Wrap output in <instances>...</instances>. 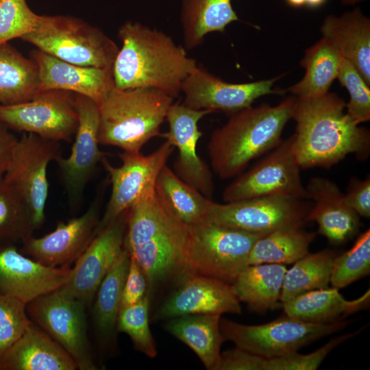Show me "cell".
<instances>
[{"label": "cell", "instance_id": "cell-19", "mask_svg": "<svg viewBox=\"0 0 370 370\" xmlns=\"http://www.w3.org/2000/svg\"><path fill=\"white\" fill-rule=\"evenodd\" d=\"M100 199L97 197L81 216L59 223L51 232L23 242L21 253L51 267H68L88 246L99 223Z\"/></svg>", "mask_w": 370, "mask_h": 370}, {"label": "cell", "instance_id": "cell-44", "mask_svg": "<svg viewBox=\"0 0 370 370\" xmlns=\"http://www.w3.org/2000/svg\"><path fill=\"white\" fill-rule=\"evenodd\" d=\"M266 358L236 346L221 353L217 370H264Z\"/></svg>", "mask_w": 370, "mask_h": 370}, {"label": "cell", "instance_id": "cell-9", "mask_svg": "<svg viewBox=\"0 0 370 370\" xmlns=\"http://www.w3.org/2000/svg\"><path fill=\"white\" fill-rule=\"evenodd\" d=\"M301 169L291 136L230 184L222 199L224 203L262 197L307 199Z\"/></svg>", "mask_w": 370, "mask_h": 370}, {"label": "cell", "instance_id": "cell-11", "mask_svg": "<svg viewBox=\"0 0 370 370\" xmlns=\"http://www.w3.org/2000/svg\"><path fill=\"white\" fill-rule=\"evenodd\" d=\"M74 95L52 89L40 92L25 102L0 105V121L13 130L71 143L78 126Z\"/></svg>", "mask_w": 370, "mask_h": 370}, {"label": "cell", "instance_id": "cell-45", "mask_svg": "<svg viewBox=\"0 0 370 370\" xmlns=\"http://www.w3.org/2000/svg\"><path fill=\"white\" fill-rule=\"evenodd\" d=\"M345 199L347 204L360 217H370V176L362 180L352 177L349 180Z\"/></svg>", "mask_w": 370, "mask_h": 370}, {"label": "cell", "instance_id": "cell-25", "mask_svg": "<svg viewBox=\"0 0 370 370\" xmlns=\"http://www.w3.org/2000/svg\"><path fill=\"white\" fill-rule=\"evenodd\" d=\"M321 32L370 86V20L357 8L341 16H328Z\"/></svg>", "mask_w": 370, "mask_h": 370}, {"label": "cell", "instance_id": "cell-3", "mask_svg": "<svg viewBox=\"0 0 370 370\" xmlns=\"http://www.w3.org/2000/svg\"><path fill=\"white\" fill-rule=\"evenodd\" d=\"M117 36L122 45L112 73L118 89L155 88L175 98L184 79L198 66L171 37L140 23L127 21Z\"/></svg>", "mask_w": 370, "mask_h": 370}, {"label": "cell", "instance_id": "cell-46", "mask_svg": "<svg viewBox=\"0 0 370 370\" xmlns=\"http://www.w3.org/2000/svg\"><path fill=\"white\" fill-rule=\"evenodd\" d=\"M18 139L0 121V180L7 172L12 162Z\"/></svg>", "mask_w": 370, "mask_h": 370}, {"label": "cell", "instance_id": "cell-39", "mask_svg": "<svg viewBox=\"0 0 370 370\" xmlns=\"http://www.w3.org/2000/svg\"><path fill=\"white\" fill-rule=\"evenodd\" d=\"M349 95L346 103L347 114L358 125L370 119V86L363 79L354 66L344 58L337 77Z\"/></svg>", "mask_w": 370, "mask_h": 370}, {"label": "cell", "instance_id": "cell-28", "mask_svg": "<svg viewBox=\"0 0 370 370\" xmlns=\"http://www.w3.org/2000/svg\"><path fill=\"white\" fill-rule=\"evenodd\" d=\"M281 264L262 263L248 265L231 284L241 302L256 312L282 307L280 295L286 272Z\"/></svg>", "mask_w": 370, "mask_h": 370}, {"label": "cell", "instance_id": "cell-40", "mask_svg": "<svg viewBox=\"0 0 370 370\" xmlns=\"http://www.w3.org/2000/svg\"><path fill=\"white\" fill-rule=\"evenodd\" d=\"M40 16L26 0H0V44L32 32Z\"/></svg>", "mask_w": 370, "mask_h": 370}, {"label": "cell", "instance_id": "cell-37", "mask_svg": "<svg viewBox=\"0 0 370 370\" xmlns=\"http://www.w3.org/2000/svg\"><path fill=\"white\" fill-rule=\"evenodd\" d=\"M149 305L150 296L147 293L137 303L121 308L116 330L127 334L137 351L153 358L158 351L149 328Z\"/></svg>", "mask_w": 370, "mask_h": 370}, {"label": "cell", "instance_id": "cell-15", "mask_svg": "<svg viewBox=\"0 0 370 370\" xmlns=\"http://www.w3.org/2000/svg\"><path fill=\"white\" fill-rule=\"evenodd\" d=\"M78 113V126L74 136L71 154L60 157L58 164L70 204L75 206L81 200L84 188L99 162L105 158L99 147V110L92 99L74 93Z\"/></svg>", "mask_w": 370, "mask_h": 370}, {"label": "cell", "instance_id": "cell-47", "mask_svg": "<svg viewBox=\"0 0 370 370\" xmlns=\"http://www.w3.org/2000/svg\"><path fill=\"white\" fill-rule=\"evenodd\" d=\"M328 0H306L305 5L310 8H318L324 5Z\"/></svg>", "mask_w": 370, "mask_h": 370}, {"label": "cell", "instance_id": "cell-14", "mask_svg": "<svg viewBox=\"0 0 370 370\" xmlns=\"http://www.w3.org/2000/svg\"><path fill=\"white\" fill-rule=\"evenodd\" d=\"M61 157L59 142L25 133L18 143L3 180L25 199L32 212L35 230L45 220L48 197L47 167Z\"/></svg>", "mask_w": 370, "mask_h": 370}, {"label": "cell", "instance_id": "cell-48", "mask_svg": "<svg viewBox=\"0 0 370 370\" xmlns=\"http://www.w3.org/2000/svg\"><path fill=\"white\" fill-rule=\"evenodd\" d=\"M293 8H300L305 5L306 0H285Z\"/></svg>", "mask_w": 370, "mask_h": 370}, {"label": "cell", "instance_id": "cell-49", "mask_svg": "<svg viewBox=\"0 0 370 370\" xmlns=\"http://www.w3.org/2000/svg\"><path fill=\"white\" fill-rule=\"evenodd\" d=\"M363 0H342V3L345 5H354Z\"/></svg>", "mask_w": 370, "mask_h": 370}, {"label": "cell", "instance_id": "cell-27", "mask_svg": "<svg viewBox=\"0 0 370 370\" xmlns=\"http://www.w3.org/2000/svg\"><path fill=\"white\" fill-rule=\"evenodd\" d=\"M221 314H185L169 319L165 330L189 347L208 370H217L225 339L220 330Z\"/></svg>", "mask_w": 370, "mask_h": 370}, {"label": "cell", "instance_id": "cell-17", "mask_svg": "<svg viewBox=\"0 0 370 370\" xmlns=\"http://www.w3.org/2000/svg\"><path fill=\"white\" fill-rule=\"evenodd\" d=\"M210 113L207 110H195L183 103H173L166 117L169 131L162 134V136L177 149V156L173 164L175 173L211 199L214 190L212 174L197 151L198 141L202 136L198 123Z\"/></svg>", "mask_w": 370, "mask_h": 370}, {"label": "cell", "instance_id": "cell-34", "mask_svg": "<svg viewBox=\"0 0 370 370\" xmlns=\"http://www.w3.org/2000/svg\"><path fill=\"white\" fill-rule=\"evenodd\" d=\"M130 255L124 247L116 262L108 272L96 293L93 319L103 341H108L116 330L119 313Z\"/></svg>", "mask_w": 370, "mask_h": 370}, {"label": "cell", "instance_id": "cell-41", "mask_svg": "<svg viewBox=\"0 0 370 370\" xmlns=\"http://www.w3.org/2000/svg\"><path fill=\"white\" fill-rule=\"evenodd\" d=\"M32 323L25 303L16 298L0 295V356Z\"/></svg>", "mask_w": 370, "mask_h": 370}, {"label": "cell", "instance_id": "cell-20", "mask_svg": "<svg viewBox=\"0 0 370 370\" xmlns=\"http://www.w3.org/2000/svg\"><path fill=\"white\" fill-rule=\"evenodd\" d=\"M71 273L69 267H51L29 258L14 243L0 241V295L25 304L61 288Z\"/></svg>", "mask_w": 370, "mask_h": 370}, {"label": "cell", "instance_id": "cell-31", "mask_svg": "<svg viewBox=\"0 0 370 370\" xmlns=\"http://www.w3.org/2000/svg\"><path fill=\"white\" fill-rule=\"evenodd\" d=\"M344 60L340 51L328 39L322 37L308 48L301 61L305 75L288 91L298 98L324 95L335 79Z\"/></svg>", "mask_w": 370, "mask_h": 370}, {"label": "cell", "instance_id": "cell-43", "mask_svg": "<svg viewBox=\"0 0 370 370\" xmlns=\"http://www.w3.org/2000/svg\"><path fill=\"white\" fill-rule=\"evenodd\" d=\"M148 292V282L142 268L130 256V264L124 282L121 308L137 303Z\"/></svg>", "mask_w": 370, "mask_h": 370}, {"label": "cell", "instance_id": "cell-7", "mask_svg": "<svg viewBox=\"0 0 370 370\" xmlns=\"http://www.w3.org/2000/svg\"><path fill=\"white\" fill-rule=\"evenodd\" d=\"M265 234L208 221L190 227L186 256L187 276L205 275L231 284L249 265V253L255 242Z\"/></svg>", "mask_w": 370, "mask_h": 370}, {"label": "cell", "instance_id": "cell-35", "mask_svg": "<svg viewBox=\"0 0 370 370\" xmlns=\"http://www.w3.org/2000/svg\"><path fill=\"white\" fill-rule=\"evenodd\" d=\"M337 255L334 250L323 249L308 252L296 261L284 275L280 295L282 304L304 293L328 288Z\"/></svg>", "mask_w": 370, "mask_h": 370}, {"label": "cell", "instance_id": "cell-26", "mask_svg": "<svg viewBox=\"0 0 370 370\" xmlns=\"http://www.w3.org/2000/svg\"><path fill=\"white\" fill-rule=\"evenodd\" d=\"M338 291L328 287L300 294L282 304L284 314L306 322L328 323L344 320L369 304V290L353 300L345 299Z\"/></svg>", "mask_w": 370, "mask_h": 370}, {"label": "cell", "instance_id": "cell-5", "mask_svg": "<svg viewBox=\"0 0 370 370\" xmlns=\"http://www.w3.org/2000/svg\"><path fill=\"white\" fill-rule=\"evenodd\" d=\"M173 98L155 88L120 90L114 86L99 105L100 145L140 152L160 127Z\"/></svg>", "mask_w": 370, "mask_h": 370}, {"label": "cell", "instance_id": "cell-8", "mask_svg": "<svg viewBox=\"0 0 370 370\" xmlns=\"http://www.w3.org/2000/svg\"><path fill=\"white\" fill-rule=\"evenodd\" d=\"M342 320L328 323L306 322L283 317L260 325H245L226 319H220V330L225 341L239 348L269 359L281 357L333 333L350 323Z\"/></svg>", "mask_w": 370, "mask_h": 370}, {"label": "cell", "instance_id": "cell-42", "mask_svg": "<svg viewBox=\"0 0 370 370\" xmlns=\"http://www.w3.org/2000/svg\"><path fill=\"white\" fill-rule=\"evenodd\" d=\"M365 327L352 333L337 336L317 350L308 354H301L295 352L281 357L266 359L264 370L317 369L333 349L347 340L358 334Z\"/></svg>", "mask_w": 370, "mask_h": 370}, {"label": "cell", "instance_id": "cell-6", "mask_svg": "<svg viewBox=\"0 0 370 370\" xmlns=\"http://www.w3.org/2000/svg\"><path fill=\"white\" fill-rule=\"evenodd\" d=\"M21 39L63 61L112 69L119 48L101 29L82 18L40 15L35 29Z\"/></svg>", "mask_w": 370, "mask_h": 370}, {"label": "cell", "instance_id": "cell-13", "mask_svg": "<svg viewBox=\"0 0 370 370\" xmlns=\"http://www.w3.org/2000/svg\"><path fill=\"white\" fill-rule=\"evenodd\" d=\"M166 140L149 155L123 151L122 164L112 166L106 158L101 160L111 182V194L96 234L128 210L145 193L155 189L158 176L173 151Z\"/></svg>", "mask_w": 370, "mask_h": 370}, {"label": "cell", "instance_id": "cell-38", "mask_svg": "<svg viewBox=\"0 0 370 370\" xmlns=\"http://www.w3.org/2000/svg\"><path fill=\"white\" fill-rule=\"evenodd\" d=\"M370 273V230L360 234L352 247L335 258L330 284L337 289L345 288Z\"/></svg>", "mask_w": 370, "mask_h": 370}, {"label": "cell", "instance_id": "cell-21", "mask_svg": "<svg viewBox=\"0 0 370 370\" xmlns=\"http://www.w3.org/2000/svg\"><path fill=\"white\" fill-rule=\"evenodd\" d=\"M241 312V301L230 284L208 276L190 275L179 282L154 318L169 319L185 314Z\"/></svg>", "mask_w": 370, "mask_h": 370}, {"label": "cell", "instance_id": "cell-36", "mask_svg": "<svg viewBox=\"0 0 370 370\" xmlns=\"http://www.w3.org/2000/svg\"><path fill=\"white\" fill-rule=\"evenodd\" d=\"M35 230L25 199L3 177L0 180V241L22 243Z\"/></svg>", "mask_w": 370, "mask_h": 370}, {"label": "cell", "instance_id": "cell-12", "mask_svg": "<svg viewBox=\"0 0 370 370\" xmlns=\"http://www.w3.org/2000/svg\"><path fill=\"white\" fill-rule=\"evenodd\" d=\"M310 207L303 200L262 197L224 204L212 201L206 221L244 232L268 234L308 222Z\"/></svg>", "mask_w": 370, "mask_h": 370}, {"label": "cell", "instance_id": "cell-33", "mask_svg": "<svg viewBox=\"0 0 370 370\" xmlns=\"http://www.w3.org/2000/svg\"><path fill=\"white\" fill-rule=\"evenodd\" d=\"M316 234L306 232L302 227H286L269 232L255 242L248 264H293L309 252Z\"/></svg>", "mask_w": 370, "mask_h": 370}, {"label": "cell", "instance_id": "cell-22", "mask_svg": "<svg viewBox=\"0 0 370 370\" xmlns=\"http://www.w3.org/2000/svg\"><path fill=\"white\" fill-rule=\"evenodd\" d=\"M38 69L40 92L58 89L84 95L98 106L114 86L112 69L80 66L38 49L29 53Z\"/></svg>", "mask_w": 370, "mask_h": 370}, {"label": "cell", "instance_id": "cell-1", "mask_svg": "<svg viewBox=\"0 0 370 370\" xmlns=\"http://www.w3.org/2000/svg\"><path fill=\"white\" fill-rule=\"evenodd\" d=\"M291 119L295 153L301 169H330L349 154L368 158L370 132L347 113L346 103L334 92L295 97Z\"/></svg>", "mask_w": 370, "mask_h": 370}, {"label": "cell", "instance_id": "cell-10", "mask_svg": "<svg viewBox=\"0 0 370 370\" xmlns=\"http://www.w3.org/2000/svg\"><path fill=\"white\" fill-rule=\"evenodd\" d=\"M86 305L60 288L26 304L31 321L59 344L80 370H95L87 334Z\"/></svg>", "mask_w": 370, "mask_h": 370}, {"label": "cell", "instance_id": "cell-2", "mask_svg": "<svg viewBox=\"0 0 370 370\" xmlns=\"http://www.w3.org/2000/svg\"><path fill=\"white\" fill-rule=\"evenodd\" d=\"M189 228L168 210L156 189L128 210L124 247L144 271L150 297L158 288L187 276Z\"/></svg>", "mask_w": 370, "mask_h": 370}, {"label": "cell", "instance_id": "cell-4", "mask_svg": "<svg viewBox=\"0 0 370 370\" xmlns=\"http://www.w3.org/2000/svg\"><path fill=\"white\" fill-rule=\"evenodd\" d=\"M294 97L276 106H249L233 113L214 130L208 144L210 165L221 179L238 175L254 159L275 147L291 119Z\"/></svg>", "mask_w": 370, "mask_h": 370}, {"label": "cell", "instance_id": "cell-32", "mask_svg": "<svg viewBox=\"0 0 370 370\" xmlns=\"http://www.w3.org/2000/svg\"><path fill=\"white\" fill-rule=\"evenodd\" d=\"M155 189L168 210L186 225L206 221L212 200L184 182L166 165L158 176Z\"/></svg>", "mask_w": 370, "mask_h": 370}, {"label": "cell", "instance_id": "cell-23", "mask_svg": "<svg viewBox=\"0 0 370 370\" xmlns=\"http://www.w3.org/2000/svg\"><path fill=\"white\" fill-rule=\"evenodd\" d=\"M305 188L307 199L313 201L308 221L317 224V233L334 245L344 244L358 234L360 217L347 204L344 193L335 182L314 177Z\"/></svg>", "mask_w": 370, "mask_h": 370}, {"label": "cell", "instance_id": "cell-24", "mask_svg": "<svg viewBox=\"0 0 370 370\" xmlns=\"http://www.w3.org/2000/svg\"><path fill=\"white\" fill-rule=\"evenodd\" d=\"M70 355L32 323L0 356V370H75Z\"/></svg>", "mask_w": 370, "mask_h": 370}, {"label": "cell", "instance_id": "cell-16", "mask_svg": "<svg viewBox=\"0 0 370 370\" xmlns=\"http://www.w3.org/2000/svg\"><path fill=\"white\" fill-rule=\"evenodd\" d=\"M127 212L96 234L75 260V265L61 290L85 305L92 301L100 284L124 248Z\"/></svg>", "mask_w": 370, "mask_h": 370}, {"label": "cell", "instance_id": "cell-29", "mask_svg": "<svg viewBox=\"0 0 370 370\" xmlns=\"http://www.w3.org/2000/svg\"><path fill=\"white\" fill-rule=\"evenodd\" d=\"M239 20L232 0H182L180 22L185 48L197 47L208 34L223 32Z\"/></svg>", "mask_w": 370, "mask_h": 370}, {"label": "cell", "instance_id": "cell-18", "mask_svg": "<svg viewBox=\"0 0 370 370\" xmlns=\"http://www.w3.org/2000/svg\"><path fill=\"white\" fill-rule=\"evenodd\" d=\"M279 77L249 83H227L198 66L182 84L183 104L212 113L223 111L233 114L251 106L262 96L283 94V90L273 89Z\"/></svg>", "mask_w": 370, "mask_h": 370}, {"label": "cell", "instance_id": "cell-30", "mask_svg": "<svg viewBox=\"0 0 370 370\" xmlns=\"http://www.w3.org/2000/svg\"><path fill=\"white\" fill-rule=\"evenodd\" d=\"M40 92L38 69L11 44H0V105L32 99Z\"/></svg>", "mask_w": 370, "mask_h": 370}]
</instances>
